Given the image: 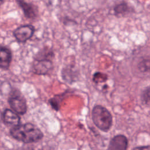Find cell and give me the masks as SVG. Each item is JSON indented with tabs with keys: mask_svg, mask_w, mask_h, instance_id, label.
Instances as JSON below:
<instances>
[{
	"mask_svg": "<svg viewBox=\"0 0 150 150\" xmlns=\"http://www.w3.org/2000/svg\"><path fill=\"white\" fill-rule=\"evenodd\" d=\"M2 120L5 125L12 126V127L21 124V117L19 114L11 108H6L3 111L2 113Z\"/></svg>",
	"mask_w": 150,
	"mask_h": 150,
	"instance_id": "8992f818",
	"label": "cell"
},
{
	"mask_svg": "<svg viewBox=\"0 0 150 150\" xmlns=\"http://www.w3.org/2000/svg\"><path fill=\"white\" fill-rule=\"evenodd\" d=\"M138 68L141 72L150 71V59H144L138 64Z\"/></svg>",
	"mask_w": 150,
	"mask_h": 150,
	"instance_id": "7c38bea8",
	"label": "cell"
},
{
	"mask_svg": "<svg viewBox=\"0 0 150 150\" xmlns=\"http://www.w3.org/2000/svg\"><path fill=\"white\" fill-rule=\"evenodd\" d=\"M8 101L11 108L18 114L22 115L26 113L28 110L26 100L19 91L15 90L11 92Z\"/></svg>",
	"mask_w": 150,
	"mask_h": 150,
	"instance_id": "277c9868",
	"label": "cell"
},
{
	"mask_svg": "<svg viewBox=\"0 0 150 150\" xmlns=\"http://www.w3.org/2000/svg\"><path fill=\"white\" fill-rule=\"evenodd\" d=\"M16 2L22 9L26 18L28 19H35L37 17L38 11L35 5L27 2L24 0H16Z\"/></svg>",
	"mask_w": 150,
	"mask_h": 150,
	"instance_id": "ba28073f",
	"label": "cell"
},
{
	"mask_svg": "<svg viewBox=\"0 0 150 150\" xmlns=\"http://www.w3.org/2000/svg\"><path fill=\"white\" fill-rule=\"evenodd\" d=\"M91 118L94 125L104 132L109 131L112 126V117L110 112L101 105H96L93 108Z\"/></svg>",
	"mask_w": 150,
	"mask_h": 150,
	"instance_id": "3957f363",
	"label": "cell"
},
{
	"mask_svg": "<svg viewBox=\"0 0 150 150\" xmlns=\"http://www.w3.org/2000/svg\"><path fill=\"white\" fill-rule=\"evenodd\" d=\"M12 59L11 49L7 46L0 45V69L8 70L11 65Z\"/></svg>",
	"mask_w": 150,
	"mask_h": 150,
	"instance_id": "9c48e42d",
	"label": "cell"
},
{
	"mask_svg": "<svg viewBox=\"0 0 150 150\" xmlns=\"http://www.w3.org/2000/svg\"><path fill=\"white\" fill-rule=\"evenodd\" d=\"M132 150H150V146L144 145V146H139L134 147Z\"/></svg>",
	"mask_w": 150,
	"mask_h": 150,
	"instance_id": "5bb4252c",
	"label": "cell"
},
{
	"mask_svg": "<svg viewBox=\"0 0 150 150\" xmlns=\"http://www.w3.org/2000/svg\"><path fill=\"white\" fill-rule=\"evenodd\" d=\"M3 3V0H0V5Z\"/></svg>",
	"mask_w": 150,
	"mask_h": 150,
	"instance_id": "2e32d148",
	"label": "cell"
},
{
	"mask_svg": "<svg viewBox=\"0 0 150 150\" xmlns=\"http://www.w3.org/2000/svg\"><path fill=\"white\" fill-rule=\"evenodd\" d=\"M54 54L49 49H43L35 56L32 65V71L38 75H46L53 69L52 61Z\"/></svg>",
	"mask_w": 150,
	"mask_h": 150,
	"instance_id": "7a4b0ae2",
	"label": "cell"
},
{
	"mask_svg": "<svg viewBox=\"0 0 150 150\" xmlns=\"http://www.w3.org/2000/svg\"><path fill=\"white\" fill-rule=\"evenodd\" d=\"M35 30L33 25H24L17 28L13 31V35L19 43H25L33 36Z\"/></svg>",
	"mask_w": 150,
	"mask_h": 150,
	"instance_id": "5b68a950",
	"label": "cell"
},
{
	"mask_svg": "<svg viewBox=\"0 0 150 150\" xmlns=\"http://www.w3.org/2000/svg\"><path fill=\"white\" fill-rule=\"evenodd\" d=\"M16 150H35L33 148L30 147V146H22L18 148Z\"/></svg>",
	"mask_w": 150,
	"mask_h": 150,
	"instance_id": "9a60e30c",
	"label": "cell"
},
{
	"mask_svg": "<svg viewBox=\"0 0 150 150\" xmlns=\"http://www.w3.org/2000/svg\"><path fill=\"white\" fill-rule=\"evenodd\" d=\"M129 11V8L127 4H120L117 5L114 8V11L117 14H123Z\"/></svg>",
	"mask_w": 150,
	"mask_h": 150,
	"instance_id": "4fadbf2b",
	"label": "cell"
},
{
	"mask_svg": "<svg viewBox=\"0 0 150 150\" xmlns=\"http://www.w3.org/2000/svg\"><path fill=\"white\" fill-rule=\"evenodd\" d=\"M128 144V139L125 135H117L111 139L108 150H127Z\"/></svg>",
	"mask_w": 150,
	"mask_h": 150,
	"instance_id": "52a82bcc",
	"label": "cell"
},
{
	"mask_svg": "<svg viewBox=\"0 0 150 150\" xmlns=\"http://www.w3.org/2000/svg\"><path fill=\"white\" fill-rule=\"evenodd\" d=\"M65 93H63L62 95H57V96H55L54 97L51 98L49 100V103H50L51 107H52L53 109H54L55 111H57L59 110L60 109V103L62 101V100H63V96L64 95Z\"/></svg>",
	"mask_w": 150,
	"mask_h": 150,
	"instance_id": "30bf717a",
	"label": "cell"
},
{
	"mask_svg": "<svg viewBox=\"0 0 150 150\" xmlns=\"http://www.w3.org/2000/svg\"><path fill=\"white\" fill-rule=\"evenodd\" d=\"M141 96L142 101L145 104L150 105V85L144 88Z\"/></svg>",
	"mask_w": 150,
	"mask_h": 150,
	"instance_id": "8fae6325",
	"label": "cell"
},
{
	"mask_svg": "<svg viewBox=\"0 0 150 150\" xmlns=\"http://www.w3.org/2000/svg\"><path fill=\"white\" fill-rule=\"evenodd\" d=\"M9 132L15 139L25 144L38 142L44 136L41 129L31 122L19 124L13 127Z\"/></svg>",
	"mask_w": 150,
	"mask_h": 150,
	"instance_id": "6da1fadb",
	"label": "cell"
}]
</instances>
